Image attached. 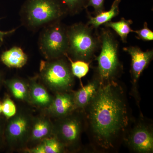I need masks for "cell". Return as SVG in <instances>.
Returning a JSON list of instances; mask_svg holds the SVG:
<instances>
[{
	"label": "cell",
	"mask_w": 153,
	"mask_h": 153,
	"mask_svg": "<svg viewBox=\"0 0 153 153\" xmlns=\"http://www.w3.org/2000/svg\"><path fill=\"white\" fill-rule=\"evenodd\" d=\"M96 146L108 150L115 146L129 123L124 93L114 81L101 83L96 94L82 110Z\"/></svg>",
	"instance_id": "cell-1"
},
{
	"label": "cell",
	"mask_w": 153,
	"mask_h": 153,
	"mask_svg": "<svg viewBox=\"0 0 153 153\" xmlns=\"http://www.w3.org/2000/svg\"><path fill=\"white\" fill-rule=\"evenodd\" d=\"M66 15L59 0H26L20 12L22 25L34 32L61 21Z\"/></svg>",
	"instance_id": "cell-2"
},
{
	"label": "cell",
	"mask_w": 153,
	"mask_h": 153,
	"mask_svg": "<svg viewBox=\"0 0 153 153\" xmlns=\"http://www.w3.org/2000/svg\"><path fill=\"white\" fill-rule=\"evenodd\" d=\"M91 26L79 23L67 27V55L71 60L89 63L100 44Z\"/></svg>",
	"instance_id": "cell-3"
},
{
	"label": "cell",
	"mask_w": 153,
	"mask_h": 153,
	"mask_svg": "<svg viewBox=\"0 0 153 153\" xmlns=\"http://www.w3.org/2000/svg\"><path fill=\"white\" fill-rule=\"evenodd\" d=\"M65 57L42 60L40 63L39 79L47 89L55 93L70 91L74 84L70 63Z\"/></svg>",
	"instance_id": "cell-4"
},
{
	"label": "cell",
	"mask_w": 153,
	"mask_h": 153,
	"mask_svg": "<svg viewBox=\"0 0 153 153\" xmlns=\"http://www.w3.org/2000/svg\"><path fill=\"white\" fill-rule=\"evenodd\" d=\"M100 41L101 52L96 58L97 77L101 83L114 81L122 67L118 58V41L108 30L102 31Z\"/></svg>",
	"instance_id": "cell-5"
},
{
	"label": "cell",
	"mask_w": 153,
	"mask_h": 153,
	"mask_svg": "<svg viewBox=\"0 0 153 153\" xmlns=\"http://www.w3.org/2000/svg\"><path fill=\"white\" fill-rule=\"evenodd\" d=\"M33 117L29 110L21 108L13 116L6 120L5 148L22 152L27 149Z\"/></svg>",
	"instance_id": "cell-6"
},
{
	"label": "cell",
	"mask_w": 153,
	"mask_h": 153,
	"mask_svg": "<svg viewBox=\"0 0 153 153\" xmlns=\"http://www.w3.org/2000/svg\"><path fill=\"white\" fill-rule=\"evenodd\" d=\"M53 123L54 136L63 145L66 151L73 152L79 149L85 127L82 111L75 110L66 116L54 120Z\"/></svg>",
	"instance_id": "cell-7"
},
{
	"label": "cell",
	"mask_w": 153,
	"mask_h": 153,
	"mask_svg": "<svg viewBox=\"0 0 153 153\" xmlns=\"http://www.w3.org/2000/svg\"><path fill=\"white\" fill-rule=\"evenodd\" d=\"M68 45L67 27L60 21L42 29L38 45L40 52L46 60L65 57Z\"/></svg>",
	"instance_id": "cell-8"
},
{
	"label": "cell",
	"mask_w": 153,
	"mask_h": 153,
	"mask_svg": "<svg viewBox=\"0 0 153 153\" xmlns=\"http://www.w3.org/2000/svg\"><path fill=\"white\" fill-rule=\"evenodd\" d=\"M126 142L129 147L136 152H153L152 130L143 123L137 124L130 132Z\"/></svg>",
	"instance_id": "cell-9"
},
{
	"label": "cell",
	"mask_w": 153,
	"mask_h": 153,
	"mask_svg": "<svg viewBox=\"0 0 153 153\" xmlns=\"http://www.w3.org/2000/svg\"><path fill=\"white\" fill-rule=\"evenodd\" d=\"M53 133V121L45 111L34 116L26 149L34 147L43 140L54 136Z\"/></svg>",
	"instance_id": "cell-10"
},
{
	"label": "cell",
	"mask_w": 153,
	"mask_h": 153,
	"mask_svg": "<svg viewBox=\"0 0 153 153\" xmlns=\"http://www.w3.org/2000/svg\"><path fill=\"white\" fill-rule=\"evenodd\" d=\"M51 104L44 111L52 119H57L70 114L76 109L73 91L56 92Z\"/></svg>",
	"instance_id": "cell-11"
},
{
	"label": "cell",
	"mask_w": 153,
	"mask_h": 153,
	"mask_svg": "<svg viewBox=\"0 0 153 153\" xmlns=\"http://www.w3.org/2000/svg\"><path fill=\"white\" fill-rule=\"evenodd\" d=\"M131 57V73L134 83H136L141 74L152 60V49L143 51L137 47H129L123 48Z\"/></svg>",
	"instance_id": "cell-12"
},
{
	"label": "cell",
	"mask_w": 153,
	"mask_h": 153,
	"mask_svg": "<svg viewBox=\"0 0 153 153\" xmlns=\"http://www.w3.org/2000/svg\"><path fill=\"white\" fill-rule=\"evenodd\" d=\"M38 76L29 79V104L42 110L47 109L52 103L54 97L49 93L45 85L38 80Z\"/></svg>",
	"instance_id": "cell-13"
},
{
	"label": "cell",
	"mask_w": 153,
	"mask_h": 153,
	"mask_svg": "<svg viewBox=\"0 0 153 153\" xmlns=\"http://www.w3.org/2000/svg\"><path fill=\"white\" fill-rule=\"evenodd\" d=\"M101 84L97 76L87 85L73 92L74 105L76 110H83L90 103L96 94Z\"/></svg>",
	"instance_id": "cell-14"
},
{
	"label": "cell",
	"mask_w": 153,
	"mask_h": 153,
	"mask_svg": "<svg viewBox=\"0 0 153 153\" xmlns=\"http://www.w3.org/2000/svg\"><path fill=\"white\" fill-rule=\"evenodd\" d=\"M3 64L9 68H21L28 60L27 54L20 47H13L3 52L0 57Z\"/></svg>",
	"instance_id": "cell-15"
},
{
	"label": "cell",
	"mask_w": 153,
	"mask_h": 153,
	"mask_svg": "<svg viewBox=\"0 0 153 153\" xmlns=\"http://www.w3.org/2000/svg\"><path fill=\"white\" fill-rule=\"evenodd\" d=\"M4 84L16 99L29 103L30 90L28 81L19 77H14L5 80Z\"/></svg>",
	"instance_id": "cell-16"
},
{
	"label": "cell",
	"mask_w": 153,
	"mask_h": 153,
	"mask_svg": "<svg viewBox=\"0 0 153 153\" xmlns=\"http://www.w3.org/2000/svg\"><path fill=\"white\" fill-rule=\"evenodd\" d=\"M23 152L29 153H61L67 151L57 138L53 136L43 140L36 146L26 149Z\"/></svg>",
	"instance_id": "cell-17"
},
{
	"label": "cell",
	"mask_w": 153,
	"mask_h": 153,
	"mask_svg": "<svg viewBox=\"0 0 153 153\" xmlns=\"http://www.w3.org/2000/svg\"><path fill=\"white\" fill-rule=\"evenodd\" d=\"M121 0H114L109 10L103 11L96 15L95 17L89 16L87 25L92 28L97 29L99 26L110 22L113 18L119 13V4Z\"/></svg>",
	"instance_id": "cell-18"
},
{
	"label": "cell",
	"mask_w": 153,
	"mask_h": 153,
	"mask_svg": "<svg viewBox=\"0 0 153 153\" xmlns=\"http://www.w3.org/2000/svg\"><path fill=\"white\" fill-rule=\"evenodd\" d=\"M132 23V20H126L123 18L118 22H113L110 21L105 23L104 25L106 27L111 28L114 30L120 37L123 42L126 43L129 33L132 31L131 28V25Z\"/></svg>",
	"instance_id": "cell-19"
},
{
	"label": "cell",
	"mask_w": 153,
	"mask_h": 153,
	"mask_svg": "<svg viewBox=\"0 0 153 153\" xmlns=\"http://www.w3.org/2000/svg\"><path fill=\"white\" fill-rule=\"evenodd\" d=\"M88 0H59L67 14L74 15L85 8Z\"/></svg>",
	"instance_id": "cell-20"
},
{
	"label": "cell",
	"mask_w": 153,
	"mask_h": 153,
	"mask_svg": "<svg viewBox=\"0 0 153 153\" xmlns=\"http://www.w3.org/2000/svg\"><path fill=\"white\" fill-rule=\"evenodd\" d=\"M66 57L70 62L71 71L74 76L80 79L86 75L89 71V63L82 60L73 61L67 55H66Z\"/></svg>",
	"instance_id": "cell-21"
},
{
	"label": "cell",
	"mask_w": 153,
	"mask_h": 153,
	"mask_svg": "<svg viewBox=\"0 0 153 153\" xmlns=\"http://www.w3.org/2000/svg\"><path fill=\"white\" fill-rule=\"evenodd\" d=\"M17 112L16 107L8 95H6L2 102V113L6 120L13 116Z\"/></svg>",
	"instance_id": "cell-22"
},
{
	"label": "cell",
	"mask_w": 153,
	"mask_h": 153,
	"mask_svg": "<svg viewBox=\"0 0 153 153\" xmlns=\"http://www.w3.org/2000/svg\"><path fill=\"white\" fill-rule=\"evenodd\" d=\"M132 32L135 33L137 36L138 38L143 41H153V32L148 27V24L146 22H145L144 24L143 29L136 31L132 30Z\"/></svg>",
	"instance_id": "cell-23"
},
{
	"label": "cell",
	"mask_w": 153,
	"mask_h": 153,
	"mask_svg": "<svg viewBox=\"0 0 153 153\" xmlns=\"http://www.w3.org/2000/svg\"><path fill=\"white\" fill-rule=\"evenodd\" d=\"M105 0H88L85 8L91 7L94 9L96 15L104 11Z\"/></svg>",
	"instance_id": "cell-24"
},
{
	"label": "cell",
	"mask_w": 153,
	"mask_h": 153,
	"mask_svg": "<svg viewBox=\"0 0 153 153\" xmlns=\"http://www.w3.org/2000/svg\"><path fill=\"white\" fill-rule=\"evenodd\" d=\"M6 119L5 117H0V151L5 148L4 133Z\"/></svg>",
	"instance_id": "cell-25"
},
{
	"label": "cell",
	"mask_w": 153,
	"mask_h": 153,
	"mask_svg": "<svg viewBox=\"0 0 153 153\" xmlns=\"http://www.w3.org/2000/svg\"><path fill=\"white\" fill-rule=\"evenodd\" d=\"M16 30V29H13V30H10V31H4V32L0 30V43L2 44L3 42H4V38L7 36H10L11 34L15 33Z\"/></svg>",
	"instance_id": "cell-26"
},
{
	"label": "cell",
	"mask_w": 153,
	"mask_h": 153,
	"mask_svg": "<svg viewBox=\"0 0 153 153\" xmlns=\"http://www.w3.org/2000/svg\"><path fill=\"white\" fill-rule=\"evenodd\" d=\"M5 80V79H4V73L2 71H0V89L2 86L4 85Z\"/></svg>",
	"instance_id": "cell-27"
},
{
	"label": "cell",
	"mask_w": 153,
	"mask_h": 153,
	"mask_svg": "<svg viewBox=\"0 0 153 153\" xmlns=\"http://www.w3.org/2000/svg\"><path fill=\"white\" fill-rule=\"evenodd\" d=\"M2 113V102L0 101V114Z\"/></svg>",
	"instance_id": "cell-28"
},
{
	"label": "cell",
	"mask_w": 153,
	"mask_h": 153,
	"mask_svg": "<svg viewBox=\"0 0 153 153\" xmlns=\"http://www.w3.org/2000/svg\"><path fill=\"white\" fill-rule=\"evenodd\" d=\"M1 45H2V43H0V47H1Z\"/></svg>",
	"instance_id": "cell-29"
}]
</instances>
